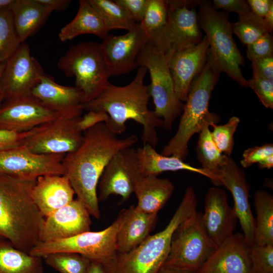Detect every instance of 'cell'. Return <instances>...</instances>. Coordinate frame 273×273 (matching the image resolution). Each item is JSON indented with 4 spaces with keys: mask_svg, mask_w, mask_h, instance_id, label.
Listing matches in <instances>:
<instances>
[{
    "mask_svg": "<svg viewBox=\"0 0 273 273\" xmlns=\"http://www.w3.org/2000/svg\"><path fill=\"white\" fill-rule=\"evenodd\" d=\"M79 147L64 156L62 164L65 174L79 199L90 214L100 217L97 187L100 178L113 157L120 150L132 147L138 141L131 134L125 138L117 136L104 122L83 132Z\"/></svg>",
    "mask_w": 273,
    "mask_h": 273,
    "instance_id": "6da1fadb",
    "label": "cell"
},
{
    "mask_svg": "<svg viewBox=\"0 0 273 273\" xmlns=\"http://www.w3.org/2000/svg\"><path fill=\"white\" fill-rule=\"evenodd\" d=\"M147 69L140 66L134 79L124 86L110 82L94 99L81 105L83 110L103 112L109 116L106 124L117 135L126 130L125 123L134 120L143 126L144 145L154 148L158 145L157 128L163 121L148 108L150 95L149 85L144 83Z\"/></svg>",
    "mask_w": 273,
    "mask_h": 273,
    "instance_id": "7a4b0ae2",
    "label": "cell"
},
{
    "mask_svg": "<svg viewBox=\"0 0 273 273\" xmlns=\"http://www.w3.org/2000/svg\"><path fill=\"white\" fill-rule=\"evenodd\" d=\"M36 181L0 173V235L28 253L39 243L44 221L32 197Z\"/></svg>",
    "mask_w": 273,
    "mask_h": 273,
    "instance_id": "3957f363",
    "label": "cell"
},
{
    "mask_svg": "<svg viewBox=\"0 0 273 273\" xmlns=\"http://www.w3.org/2000/svg\"><path fill=\"white\" fill-rule=\"evenodd\" d=\"M197 204L194 189L188 187L166 226L154 235H149L130 251L125 253L117 252L110 261L103 264L106 273H157L168 256L175 230L196 211Z\"/></svg>",
    "mask_w": 273,
    "mask_h": 273,
    "instance_id": "277c9868",
    "label": "cell"
},
{
    "mask_svg": "<svg viewBox=\"0 0 273 273\" xmlns=\"http://www.w3.org/2000/svg\"><path fill=\"white\" fill-rule=\"evenodd\" d=\"M207 61L190 86L177 130L161 154L174 156L184 160L188 153V143L194 134L219 121V116L210 112L209 103L219 75Z\"/></svg>",
    "mask_w": 273,
    "mask_h": 273,
    "instance_id": "5b68a950",
    "label": "cell"
},
{
    "mask_svg": "<svg viewBox=\"0 0 273 273\" xmlns=\"http://www.w3.org/2000/svg\"><path fill=\"white\" fill-rule=\"evenodd\" d=\"M198 21L208 42L207 61L219 73L224 72L243 87H248L240 66L245 61L234 39L227 13L218 12L208 1L198 5Z\"/></svg>",
    "mask_w": 273,
    "mask_h": 273,
    "instance_id": "8992f818",
    "label": "cell"
},
{
    "mask_svg": "<svg viewBox=\"0 0 273 273\" xmlns=\"http://www.w3.org/2000/svg\"><path fill=\"white\" fill-rule=\"evenodd\" d=\"M171 54L147 42L137 57L138 66L149 71L150 96L155 105V114L163 121L164 128L171 130L175 119L181 114L184 104L177 98L170 73L169 62Z\"/></svg>",
    "mask_w": 273,
    "mask_h": 273,
    "instance_id": "52a82bcc",
    "label": "cell"
},
{
    "mask_svg": "<svg viewBox=\"0 0 273 273\" xmlns=\"http://www.w3.org/2000/svg\"><path fill=\"white\" fill-rule=\"evenodd\" d=\"M57 66L67 76L75 77V86L83 95V103L98 96L111 76L101 44L97 42L71 46L59 59Z\"/></svg>",
    "mask_w": 273,
    "mask_h": 273,
    "instance_id": "ba28073f",
    "label": "cell"
},
{
    "mask_svg": "<svg viewBox=\"0 0 273 273\" xmlns=\"http://www.w3.org/2000/svg\"><path fill=\"white\" fill-rule=\"evenodd\" d=\"M123 216V210L113 223L100 231H89L65 239L40 242L29 253L42 257L55 252H72L80 254L91 261L104 264L117 253V235Z\"/></svg>",
    "mask_w": 273,
    "mask_h": 273,
    "instance_id": "9c48e42d",
    "label": "cell"
},
{
    "mask_svg": "<svg viewBox=\"0 0 273 273\" xmlns=\"http://www.w3.org/2000/svg\"><path fill=\"white\" fill-rule=\"evenodd\" d=\"M195 211L175 230L168 256L164 263L197 271L216 248Z\"/></svg>",
    "mask_w": 273,
    "mask_h": 273,
    "instance_id": "30bf717a",
    "label": "cell"
},
{
    "mask_svg": "<svg viewBox=\"0 0 273 273\" xmlns=\"http://www.w3.org/2000/svg\"><path fill=\"white\" fill-rule=\"evenodd\" d=\"M200 1H168L166 26L159 36L150 42L172 53L195 46L202 39L198 14L193 6Z\"/></svg>",
    "mask_w": 273,
    "mask_h": 273,
    "instance_id": "8fae6325",
    "label": "cell"
},
{
    "mask_svg": "<svg viewBox=\"0 0 273 273\" xmlns=\"http://www.w3.org/2000/svg\"><path fill=\"white\" fill-rule=\"evenodd\" d=\"M81 115H61L39 126L22 145L31 151L43 154H66L77 149L82 142L78 127Z\"/></svg>",
    "mask_w": 273,
    "mask_h": 273,
    "instance_id": "7c38bea8",
    "label": "cell"
},
{
    "mask_svg": "<svg viewBox=\"0 0 273 273\" xmlns=\"http://www.w3.org/2000/svg\"><path fill=\"white\" fill-rule=\"evenodd\" d=\"M42 68L30 54L29 45L23 42L5 63L0 78L4 101L31 95L44 74Z\"/></svg>",
    "mask_w": 273,
    "mask_h": 273,
    "instance_id": "4fadbf2b",
    "label": "cell"
},
{
    "mask_svg": "<svg viewBox=\"0 0 273 273\" xmlns=\"http://www.w3.org/2000/svg\"><path fill=\"white\" fill-rule=\"evenodd\" d=\"M141 176L136 149L131 147L120 150L109 161L100 178L99 201H104L111 195L120 196L123 201L127 200Z\"/></svg>",
    "mask_w": 273,
    "mask_h": 273,
    "instance_id": "5bb4252c",
    "label": "cell"
},
{
    "mask_svg": "<svg viewBox=\"0 0 273 273\" xmlns=\"http://www.w3.org/2000/svg\"><path fill=\"white\" fill-rule=\"evenodd\" d=\"M65 154L34 153L23 146L0 151V173L37 178L46 175H64Z\"/></svg>",
    "mask_w": 273,
    "mask_h": 273,
    "instance_id": "9a60e30c",
    "label": "cell"
},
{
    "mask_svg": "<svg viewBox=\"0 0 273 273\" xmlns=\"http://www.w3.org/2000/svg\"><path fill=\"white\" fill-rule=\"evenodd\" d=\"M61 115L31 95L16 98L0 106V130L26 132Z\"/></svg>",
    "mask_w": 273,
    "mask_h": 273,
    "instance_id": "2e32d148",
    "label": "cell"
},
{
    "mask_svg": "<svg viewBox=\"0 0 273 273\" xmlns=\"http://www.w3.org/2000/svg\"><path fill=\"white\" fill-rule=\"evenodd\" d=\"M217 176L220 186L232 193L234 209L240 222L243 235L249 247L254 245L255 218L249 201V186L244 171L231 157L225 155L223 164Z\"/></svg>",
    "mask_w": 273,
    "mask_h": 273,
    "instance_id": "e0dca14e",
    "label": "cell"
},
{
    "mask_svg": "<svg viewBox=\"0 0 273 273\" xmlns=\"http://www.w3.org/2000/svg\"><path fill=\"white\" fill-rule=\"evenodd\" d=\"M147 42L138 24L125 34L106 37L100 44L111 76H119L135 70L139 66L138 56Z\"/></svg>",
    "mask_w": 273,
    "mask_h": 273,
    "instance_id": "ac0fdd59",
    "label": "cell"
},
{
    "mask_svg": "<svg viewBox=\"0 0 273 273\" xmlns=\"http://www.w3.org/2000/svg\"><path fill=\"white\" fill-rule=\"evenodd\" d=\"M203 227L216 248L232 236L236 227L237 216L230 206L224 189L210 188L205 197L204 212L201 215Z\"/></svg>",
    "mask_w": 273,
    "mask_h": 273,
    "instance_id": "d6986e66",
    "label": "cell"
},
{
    "mask_svg": "<svg viewBox=\"0 0 273 273\" xmlns=\"http://www.w3.org/2000/svg\"><path fill=\"white\" fill-rule=\"evenodd\" d=\"M90 215L79 199H74L44 218L40 242L65 239L90 231Z\"/></svg>",
    "mask_w": 273,
    "mask_h": 273,
    "instance_id": "ffe728a7",
    "label": "cell"
},
{
    "mask_svg": "<svg viewBox=\"0 0 273 273\" xmlns=\"http://www.w3.org/2000/svg\"><path fill=\"white\" fill-rule=\"evenodd\" d=\"M208 47L204 35L199 43L174 52L169 59L175 92L181 102H186L192 82L207 62Z\"/></svg>",
    "mask_w": 273,
    "mask_h": 273,
    "instance_id": "44dd1931",
    "label": "cell"
},
{
    "mask_svg": "<svg viewBox=\"0 0 273 273\" xmlns=\"http://www.w3.org/2000/svg\"><path fill=\"white\" fill-rule=\"evenodd\" d=\"M247 245L243 234L234 233L217 247L197 273H250Z\"/></svg>",
    "mask_w": 273,
    "mask_h": 273,
    "instance_id": "7402d4cb",
    "label": "cell"
},
{
    "mask_svg": "<svg viewBox=\"0 0 273 273\" xmlns=\"http://www.w3.org/2000/svg\"><path fill=\"white\" fill-rule=\"evenodd\" d=\"M31 95L52 110L62 115H81L82 93L75 86L58 84L53 77L44 74L31 92Z\"/></svg>",
    "mask_w": 273,
    "mask_h": 273,
    "instance_id": "603a6c76",
    "label": "cell"
},
{
    "mask_svg": "<svg viewBox=\"0 0 273 273\" xmlns=\"http://www.w3.org/2000/svg\"><path fill=\"white\" fill-rule=\"evenodd\" d=\"M75 194L65 175L39 176L32 191L34 202L44 218L72 201Z\"/></svg>",
    "mask_w": 273,
    "mask_h": 273,
    "instance_id": "cb8c5ba5",
    "label": "cell"
},
{
    "mask_svg": "<svg viewBox=\"0 0 273 273\" xmlns=\"http://www.w3.org/2000/svg\"><path fill=\"white\" fill-rule=\"evenodd\" d=\"M122 222L116 238V250L119 253L130 251L142 243L156 225L157 214H149L131 205L123 210Z\"/></svg>",
    "mask_w": 273,
    "mask_h": 273,
    "instance_id": "d4e9b609",
    "label": "cell"
},
{
    "mask_svg": "<svg viewBox=\"0 0 273 273\" xmlns=\"http://www.w3.org/2000/svg\"><path fill=\"white\" fill-rule=\"evenodd\" d=\"M141 172L143 176H157L165 171L187 170L208 177L216 186H219L216 177L202 168H197L185 162L174 156H164L158 153L155 148L145 144L136 149Z\"/></svg>",
    "mask_w": 273,
    "mask_h": 273,
    "instance_id": "484cf974",
    "label": "cell"
},
{
    "mask_svg": "<svg viewBox=\"0 0 273 273\" xmlns=\"http://www.w3.org/2000/svg\"><path fill=\"white\" fill-rule=\"evenodd\" d=\"M9 7L21 43L35 34L52 12L37 0H13Z\"/></svg>",
    "mask_w": 273,
    "mask_h": 273,
    "instance_id": "4316f807",
    "label": "cell"
},
{
    "mask_svg": "<svg viewBox=\"0 0 273 273\" xmlns=\"http://www.w3.org/2000/svg\"><path fill=\"white\" fill-rule=\"evenodd\" d=\"M174 187L167 178L155 175L141 176L133 193L138 199L136 207L145 213L157 214L171 197Z\"/></svg>",
    "mask_w": 273,
    "mask_h": 273,
    "instance_id": "83f0119b",
    "label": "cell"
},
{
    "mask_svg": "<svg viewBox=\"0 0 273 273\" xmlns=\"http://www.w3.org/2000/svg\"><path fill=\"white\" fill-rule=\"evenodd\" d=\"M109 32L100 16L88 1L80 0L76 16L61 29L58 37L62 42L86 34L97 35L104 39Z\"/></svg>",
    "mask_w": 273,
    "mask_h": 273,
    "instance_id": "f1b7e54d",
    "label": "cell"
},
{
    "mask_svg": "<svg viewBox=\"0 0 273 273\" xmlns=\"http://www.w3.org/2000/svg\"><path fill=\"white\" fill-rule=\"evenodd\" d=\"M0 273H44L42 258L22 251L1 238Z\"/></svg>",
    "mask_w": 273,
    "mask_h": 273,
    "instance_id": "f546056e",
    "label": "cell"
},
{
    "mask_svg": "<svg viewBox=\"0 0 273 273\" xmlns=\"http://www.w3.org/2000/svg\"><path fill=\"white\" fill-rule=\"evenodd\" d=\"M255 218L254 245H273V196L258 190L254 196Z\"/></svg>",
    "mask_w": 273,
    "mask_h": 273,
    "instance_id": "4dcf8cb0",
    "label": "cell"
},
{
    "mask_svg": "<svg viewBox=\"0 0 273 273\" xmlns=\"http://www.w3.org/2000/svg\"><path fill=\"white\" fill-rule=\"evenodd\" d=\"M87 1L99 14L109 31L114 29L128 31L136 27L138 23L115 0Z\"/></svg>",
    "mask_w": 273,
    "mask_h": 273,
    "instance_id": "1f68e13d",
    "label": "cell"
},
{
    "mask_svg": "<svg viewBox=\"0 0 273 273\" xmlns=\"http://www.w3.org/2000/svg\"><path fill=\"white\" fill-rule=\"evenodd\" d=\"M168 4L165 0H148L147 7L139 27L148 42H152L166 26Z\"/></svg>",
    "mask_w": 273,
    "mask_h": 273,
    "instance_id": "d6a6232c",
    "label": "cell"
},
{
    "mask_svg": "<svg viewBox=\"0 0 273 273\" xmlns=\"http://www.w3.org/2000/svg\"><path fill=\"white\" fill-rule=\"evenodd\" d=\"M196 152L202 168L215 176L220 186L217 174L223 164L225 155L220 152L213 142L209 127H205L199 132Z\"/></svg>",
    "mask_w": 273,
    "mask_h": 273,
    "instance_id": "836d02e7",
    "label": "cell"
},
{
    "mask_svg": "<svg viewBox=\"0 0 273 273\" xmlns=\"http://www.w3.org/2000/svg\"><path fill=\"white\" fill-rule=\"evenodd\" d=\"M44 262L60 273H86L91 261L77 253L60 252L43 256Z\"/></svg>",
    "mask_w": 273,
    "mask_h": 273,
    "instance_id": "e575fe53",
    "label": "cell"
},
{
    "mask_svg": "<svg viewBox=\"0 0 273 273\" xmlns=\"http://www.w3.org/2000/svg\"><path fill=\"white\" fill-rule=\"evenodd\" d=\"M232 29L233 33L246 46L265 34L270 33L263 18L256 16L252 12L239 16L238 21L232 23Z\"/></svg>",
    "mask_w": 273,
    "mask_h": 273,
    "instance_id": "d590c367",
    "label": "cell"
},
{
    "mask_svg": "<svg viewBox=\"0 0 273 273\" xmlns=\"http://www.w3.org/2000/svg\"><path fill=\"white\" fill-rule=\"evenodd\" d=\"M20 44L9 6L0 7V64L6 63Z\"/></svg>",
    "mask_w": 273,
    "mask_h": 273,
    "instance_id": "8d00e7d4",
    "label": "cell"
},
{
    "mask_svg": "<svg viewBox=\"0 0 273 273\" xmlns=\"http://www.w3.org/2000/svg\"><path fill=\"white\" fill-rule=\"evenodd\" d=\"M239 123L238 117L232 116L223 125H211L213 127L211 132L212 139L222 154L229 156L232 154L234 145V135Z\"/></svg>",
    "mask_w": 273,
    "mask_h": 273,
    "instance_id": "74e56055",
    "label": "cell"
},
{
    "mask_svg": "<svg viewBox=\"0 0 273 273\" xmlns=\"http://www.w3.org/2000/svg\"><path fill=\"white\" fill-rule=\"evenodd\" d=\"M250 273H273V245L249 248Z\"/></svg>",
    "mask_w": 273,
    "mask_h": 273,
    "instance_id": "f35d334b",
    "label": "cell"
},
{
    "mask_svg": "<svg viewBox=\"0 0 273 273\" xmlns=\"http://www.w3.org/2000/svg\"><path fill=\"white\" fill-rule=\"evenodd\" d=\"M251 87L263 105L267 108H273V80L253 76L248 80Z\"/></svg>",
    "mask_w": 273,
    "mask_h": 273,
    "instance_id": "ab89813d",
    "label": "cell"
},
{
    "mask_svg": "<svg viewBox=\"0 0 273 273\" xmlns=\"http://www.w3.org/2000/svg\"><path fill=\"white\" fill-rule=\"evenodd\" d=\"M247 47V56L251 62L273 56V38L271 33L265 34Z\"/></svg>",
    "mask_w": 273,
    "mask_h": 273,
    "instance_id": "60d3db41",
    "label": "cell"
},
{
    "mask_svg": "<svg viewBox=\"0 0 273 273\" xmlns=\"http://www.w3.org/2000/svg\"><path fill=\"white\" fill-rule=\"evenodd\" d=\"M271 155H273L272 144L249 148L244 151L241 164L244 168H247L255 163H258Z\"/></svg>",
    "mask_w": 273,
    "mask_h": 273,
    "instance_id": "b9f144b4",
    "label": "cell"
},
{
    "mask_svg": "<svg viewBox=\"0 0 273 273\" xmlns=\"http://www.w3.org/2000/svg\"><path fill=\"white\" fill-rule=\"evenodd\" d=\"M39 126L20 133L0 130V151L23 145L26 140L33 134Z\"/></svg>",
    "mask_w": 273,
    "mask_h": 273,
    "instance_id": "7bdbcfd3",
    "label": "cell"
},
{
    "mask_svg": "<svg viewBox=\"0 0 273 273\" xmlns=\"http://www.w3.org/2000/svg\"><path fill=\"white\" fill-rule=\"evenodd\" d=\"M213 7L216 10L220 9L228 12H235L243 16L251 12L249 5L244 0H214Z\"/></svg>",
    "mask_w": 273,
    "mask_h": 273,
    "instance_id": "ee69618b",
    "label": "cell"
},
{
    "mask_svg": "<svg viewBox=\"0 0 273 273\" xmlns=\"http://www.w3.org/2000/svg\"><path fill=\"white\" fill-rule=\"evenodd\" d=\"M139 24L145 13L148 0H115Z\"/></svg>",
    "mask_w": 273,
    "mask_h": 273,
    "instance_id": "f6af8a7d",
    "label": "cell"
},
{
    "mask_svg": "<svg viewBox=\"0 0 273 273\" xmlns=\"http://www.w3.org/2000/svg\"><path fill=\"white\" fill-rule=\"evenodd\" d=\"M251 62L253 76L273 80V56L259 59Z\"/></svg>",
    "mask_w": 273,
    "mask_h": 273,
    "instance_id": "bcb514c9",
    "label": "cell"
},
{
    "mask_svg": "<svg viewBox=\"0 0 273 273\" xmlns=\"http://www.w3.org/2000/svg\"><path fill=\"white\" fill-rule=\"evenodd\" d=\"M108 120L109 116L107 113L103 112L89 111L83 116L80 117L78 125L80 130L83 132L100 123H106Z\"/></svg>",
    "mask_w": 273,
    "mask_h": 273,
    "instance_id": "7dc6e473",
    "label": "cell"
},
{
    "mask_svg": "<svg viewBox=\"0 0 273 273\" xmlns=\"http://www.w3.org/2000/svg\"><path fill=\"white\" fill-rule=\"evenodd\" d=\"M251 12L256 16L263 18L273 6L272 0H248Z\"/></svg>",
    "mask_w": 273,
    "mask_h": 273,
    "instance_id": "c3c4849f",
    "label": "cell"
},
{
    "mask_svg": "<svg viewBox=\"0 0 273 273\" xmlns=\"http://www.w3.org/2000/svg\"><path fill=\"white\" fill-rule=\"evenodd\" d=\"M46 8L53 11L65 10L71 3L70 0H37Z\"/></svg>",
    "mask_w": 273,
    "mask_h": 273,
    "instance_id": "681fc988",
    "label": "cell"
},
{
    "mask_svg": "<svg viewBox=\"0 0 273 273\" xmlns=\"http://www.w3.org/2000/svg\"><path fill=\"white\" fill-rule=\"evenodd\" d=\"M157 273H197L192 271L173 266L163 264Z\"/></svg>",
    "mask_w": 273,
    "mask_h": 273,
    "instance_id": "f907efd6",
    "label": "cell"
},
{
    "mask_svg": "<svg viewBox=\"0 0 273 273\" xmlns=\"http://www.w3.org/2000/svg\"><path fill=\"white\" fill-rule=\"evenodd\" d=\"M263 19L270 33H271L273 30V6L271 7Z\"/></svg>",
    "mask_w": 273,
    "mask_h": 273,
    "instance_id": "816d5d0a",
    "label": "cell"
},
{
    "mask_svg": "<svg viewBox=\"0 0 273 273\" xmlns=\"http://www.w3.org/2000/svg\"><path fill=\"white\" fill-rule=\"evenodd\" d=\"M86 273H106L102 264L92 261Z\"/></svg>",
    "mask_w": 273,
    "mask_h": 273,
    "instance_id": "f5cc1de1",
    "label": "cell"
},
{
    "mask_svg": "<svg viewBox=\"0 0 273 273\" xmlns=\"http://www.w3.org/2000/svg\"><path fill=\"white\" fill-rule=\"evenodd\" d=\"M258 166L260 169H270L273 167V155H271L265 158L264 160L257 163Z\"/></svg>",
    "mask_w": 273,
    "mask_h": 273,
    "instance_id": "db71d44e",
    "label": "cell"
},
{
    "mask_svg": "<svg viewBox=\"0 0 273 273\" xmlns=\"http://www.w3.org/2000/svg\"><path fill=\"white\" fill-rule=\"evenodd\" d=\"M5 66V63L0 64V78H1L2 73L3 72V71L4 69ZM3 101H4V99H3L2 94L0 90V106L2 105Z\"/></svg>",
    "mask_w": 273,
    "mask_h": 273,
    "instance_id": "11a10c76",
    "label": "cell"
},
{
    "mask_svg": "<svg viewBox=\"0 0 273 273\" xmlns=\"http://www.w3.org/2000/svg\"><path fill=\"white\" fill-rule=\"evenodd\" d=\"M13 0H0V7L9 6Z\"/></svg>",
    "mask_w": 273,
    "mask_h": 273,
    "instance_id": "9f6ffc18",
    "label": "cell"
},
{
    "mask_svg": "<svg viewBox=\"0 0 273 273\" xmlns=\"http://www.w3.org/2000/svg\"><path fill=\"white\" fill-rule=\"evenodd\" d=\"M3 238L1 235H0V239Z\"/></svg>",
    "mask_w": 273,
    "mask_h": 273,
    "instance_id": "6f0895ef",
    "label": "cell"
}]
</instances>
